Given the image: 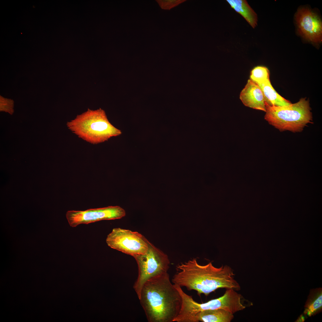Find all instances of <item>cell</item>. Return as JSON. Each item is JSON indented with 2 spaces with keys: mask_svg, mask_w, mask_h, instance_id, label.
<instances>
[{
  "mask_svg": "<svg viewBox=\"0 0 322 322\" xmlns=\"http://www.w3.org/2000/svg\"><path fill=\"white\" fill-rule=\"evenodd\" d=\"M172 281L188 290H195L198 294L208 295L221 288L239 290L240 287L235 279L232 270L227 266L214 267L211 262L201 265L193 258L176 266Z\"/></svg>",
  "mask_w": 322,
  "mask_h": 322,
  "instance_id": "1",
  "label": "cell"
},
{
  "mask_svg": "<svg viewBox=\"0 0 322 322\" xmlns=\"http://www.w3.org/2000/svg\"><path fill=\"white\" fill-rule=\"evenodd\" d=\"M138 298L149 322H173L182 305L180 294L168 273L146 281Z\"/></svg>",
  "mask_w": 322,
  "mask_h": 322,
  "instance_id": "2",
  "label": "cell"
},
{
  "mask_svg": "<svg viewBox=\"0 0 322 322\" xmlns=\"http://www.w3.org/2000/svg\"><path fill=\"white\" fill-rule=\"evenodd\" d=\"M66 124L79 137L94 144L104 142L122 134L120 130L109 122L105 111L101 108L95 110L88 109Z\"/></svg>",
  "mask_w": 322,
  "mask_h": 322,
  "instance_id": "3",
  "label": "cell"
},
{
  "mask_svg": "<svg viewBox=\"0 0 322 322\" xmlns=\"http://www.w3.org/2000/svg\"><path fill=\"white\" fill-rule=\"evenodd\" d=\"M266 108L265 119L280 131L300 132L312 121L309 102L305 98L288 106L266 105Z\"/></svg>",
  "mask_w": 322,
  "mask_h": 322,
  "instance_id": "4",
  "label": "cell"
},
{
  "mask_svg": "<svg viewBox=\"0 0 322 322\" xmlns=\"http://www.w3.org/2000/svg\"><path fill=\"white\" fill-rule=\"evenodd\" d=\"M180 294L182 305L177 317L181 322H197L198 314L205 310L221 309L234 314L246 307L242 301V295L232 289H227L223 295L219 298L202 304L195 301L191 296L183 291Z\"/></svg>",
  "mask_w": 322,
  "mask_h": 322,
  "instance_id": "5",
  "label": "cell"
},
{
  "mask_svg": "<svg viewBox=\"0 0 322 322\" xmlns=\"http://www.w3.org/2000/svg\"><path fill=\"white\" fill-rule=\"evenodd\" d=\"M133 257L138 267V277L133 286L138 297L146 281L154 277L168 273L170 262L167 255L149 242L145 253Z\"/></svg>",
  "mask_w": 322,
  "mask_h": 322,
  "instance_id": "6",
  "label": "cell"
},
{
  "mask_svg": "<svg viewBox=\"0 0 322 322\" xmlns=\"http://www.w3.org/2000/svg\"><path fill=\"white\" fill-rule=\"evenodd\" d=\"M149 242L137 232L120 228H113L106 239L110 248L132 256L145 253Z\"/></svg>",
  "mask_w": 322,
  "mask_h": 322,
  "instance_id": "7",
  "label": "cell"
},
{
  "mask_svg": "<svg viewBox=\"0 0 322 322\" xmlns=\"http://www.w3.org/2000/svg\"><path fill=\"white\" fill-rule=\"evenodd\" d=\"M125 211L118 206L90 209L84 211L69 210L66 216L70 226L75 227L81 224L89 223L103 220L122 218L126 216Z\"/></svg>",
  "mask_w": 322,
  "mask_h": 322,
  "instance_id": "8",
  "label": "cell"
},
{
  "mask_svg": "<svg viewBox=\"0 0 322 322\" xmlns=\"http://www.w3.org/2000/svg\"><path fill=\"white\" fill-rule=\"evenodd\" d=\"M295 20L300 34L306 40L315 43L322 40V23L318 15L306 8L297 11Z\"/></svg>",
  "mask_w": 322,
  "mask_h": 322,
  "instance_id": "9",
  "label": "cell"
},
{
  "mask_svg": "<svg viewBox=\"0 0 322 322\" xmlns=\"http://www.w3.org/2000/svg\"><path fill=\"white\" fill-rule=\"evenodd\" d=\"M239 98L246 106L266 112L265 104L262 91L258 85L250 79L248 80L241 92Z\"/></svg>",
  "mask_w": 322,
  "mask_h": 322,
  "instance_id": "10",
  "label": "cell"
},
{
  "mask_svg": "<svg viewBox=\"0 0 322 322\" xmlns=\"http://www.w3.org/2000/svg\"><path fill=\"white\" fill-rule=\"evenodd\" d=\"M231 7L242 16L253 28L257 25L256 13L245 0H226Z\"/></svg>",
  "mask_w": 322,
  "mask_h": 322,
  "instance_id": "11",
  "label": "cell"
},
{
  "mask_svg": "<svg viewBox=\"0 0 322 322\" xmlns=\"http://www.w3.org/2000/svg\"><path fill=\"white\" fill-rule=\"evenodd\" d=\"M263 93L265 106H284L291 104L290 101L280 95L272 86L270 80L258 84Z\"/></svg>",
  "mask_w": 322,
  "mask_h": 322,
  "instance_id": "12",
  "label": "cell"
},
{
  "mask_svg": "<svg viewBox=\"0 0 322 322\" xmlns=\"http://www.w3.org/2000/svg\"><path fill=\"white\" fill-rule=\"evenodd\" d=\"M233 314L221 309H208L199 312L197 322H230L234 318Z\"/></svg>",
  "mask_w": 322,
  "mask_h": 322,
  "instance_id": "13",
  "label": "cell"
},
{
  "mask_svg": "<svg viewBox=\"0 0 322 322\" xmlns=\"http://www.w3.org/2000/svg\"><path fill=\"white\" fill-rule=\"evenodd\" d=\"M304 314L309 317L320 312L322 309V288L311 290L304 306Z\"/></svg>",
  "mask_w": 322,
  "mask_h": 322,
  "instance_id": "14",
  "label": "cell"
},
{
  "mask_svg": "<svg viewBox=\"0 0 322 322\" xmlns=\"http://www.w3.org/2000/svg\"><path fill=\"white\" fill-rule=\"evenodd\" d=\"M270 74L266 67L257 66L251 71L250 79L257 84H261L270 80Z\"/></svg>",
  "mask_w": 322,
  "mask_h": 322,
  "instance_id": "15",
  "label": "cell"
},
{
  "mask_svg": "<svg viewBox=\"0 0 322 322\" xmlns=\"http://www.w3.org/2000/svg\"><path fill=\"white\" fill-rule=\"evenodd\" d=\"M14 103L13 100L5 98L0 96V111L7 112L12 114L14 112Z\"/></svg>",
  "mask_w": 322,
  "mask_h": 322,
  "instance_id": "16",
  "label": "cell"
},
{
  "mask_svg": "<svg viewBox=\"0 0 322 322\" xmlns=\"http://www.w3.org/2000/svg\"><path fill=\"white\" fill-rule=\"evenodd\" d=\"M186 0H156L160 7L164 10H170Z\"/></svg>",
  "mask_w": 322,
  "mask_h": 322,
  "instance_id": "17",
  "label": "cell"
},
{
  "mask_svg": "<svg viewBox=\"0 0 322 322\" xmlns=\"http://www.w3.org/2000/svg\"><path fill=\"white\" fill-rule=\"evenodd\" d=\"M304 318L303 317V316L302 315L300 316L298 319L297 320V322H303L304 321Z\"/></svg>",
  "mask_w": 322,
  "mask_h": 322,
  "instance_id": "18",
  "label": "cell"
}]
</instances>
